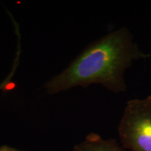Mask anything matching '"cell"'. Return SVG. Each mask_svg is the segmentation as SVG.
<instances>
[{
	"instance_id": "cell-1",
	"label": "cell",
	"mask_w": 151,
	"mask_h": 151,
	"mask_svg": "<svg viewBox=\"0 0 151 151\" xmlns=\"http://www.w3.org/2000/svg\"><path fill=\"white\" fill-rule=\"evenodd\" d=\"M150 56L139 49L127 28H121L89 45L45 88L55 94L73 87L101 84L116 93L125 92L124 71L134 61Z\"/></svg>"
},
{
	"instance_id": "cell-2",
	"label": "cell",
	"mask_w": 151,
	"mask_h": 151,
	"mask_svg": "<svg viewBox=\"0 0 151 151\" xmlns=\"http://www.w3.org/2000/svg\"><path fill=\"white\" fill-rule=\"evenodd\" d=\"M122 148L151 151V95L129 100L118 126Z\"/></svg>"
},
{
	"instance_id": "cell-3",
	"label": "cell",
	"mask_w": 151,
	"mask_h": 151,
	"mask_svg": "<svg viewBox=\"0 0 151 151\" xmlns=\"http://www.w3.org/2000/svg\"><path fill=\"white\" fill-rule=\"evenodd\" d=\"M72 151H126L113 139H104L95 133H90L82 142L76 145Z\"/></svg>"
},
{
	"instance_id": "cell-4",
	"label": "cell",
	"mask_w": 151,
	"mask_h": 151,
	"mask_svg": "<svg viewBox=\"0 0 151 151\" xmlns=\"http://www.w3.org/2000/svg\"><path fill=\"white\" fill-rule=\"evenodd\" d=\"M0 151H22L18 150V149L11 148V147L7 146H3L0 147Z\"/></svg>"
}]
</instances>
